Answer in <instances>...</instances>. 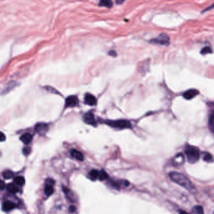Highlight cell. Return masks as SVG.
Returning a JSON list of instances; mask_svg holds the SVG:
<instances>
[{
  "instance_id": "cell-1",
  "label": "cell",
  "mask_w": 214,
  "mask_h": 214,
  "mask_svg": "<svg viewBox=\"0 0 214 214\" xmlns=\"http://www.w3.org/2000/svg\"><path fill=\"white\" fill-rule=\"evenodd\" d=\"M169 176L172 181L181 187L185 188L192 193L194 194L197 192L195 187L192 184L191 181L184 175L178 172H171L169 174Z\"/></svg>"
},
{
  "instance_id": "cell-2",
  "label": "cell",
  "mask_w": 214,
  "mask_h": 214,
  "mask_svg": "<svg viewBox=\"0 0 214 214\" xmlns=\"http://www.w3.org/2000/svg\"><path fill=\"white\" fill-rule=\"evenodd\" d=\"M185 153L188 162L190 163H195L199 160L200 152L196 147L187 145L185 147Z\"/></svg>"
},
{
  "instance_id": "cell-3",
  "label": "cell",
  "mask_w": 214,
  "mask_h": 214,
  "mask_svg": "<svg viewBox=\"0 0 214 214\" xmlns=\"http://www.w3.org/2000/svg\"><path fill=\"white\" fill-rule=\"evenodd\" d=\"M105 124L112 128H118V129H126L131 128L130 122L127 120H116V121H106Z\"/></svg>"
},
{
  "instance_id": "cell-4",
  "label": "cell",
  "mask_w": 214,
  "mask_h": 214,
  "mask_svg": "<svg viewBox=\"0 0 214 214\" xmlns=\"http://www.w3.org/2000/svg\"><path fill=\"white\" fill-rule=\"evenodd\" d=\"M150 42L152 43L159 44L161 45H168L170 43V37L165 34H161L157 38L151 39L150 40Z\"/></svg>"
},
{
  "instance_id": "cell-5",
  "label": "cell",
  "mask_w": 214,
  "mask_h": 214,
  "mask_svg": "<svg viewBox=\"0 0 214 214\" xmlns=\"http://www.w3.org/2000/svg\"><path fill=\"white\" fill-rule=\"evenodd\" d=\"M79 104V100L77 96H71L68 97L65 100L66 108H74Z\"/></svg>"
},
{
  "instance_id": "cell-6",
  "label": "cell",
  "mask_w": 214,
  "mask_h": 214,
  "mask_svg": "<svg viewBox=\"0 0 214 214\" xmlns=\"http://www.w3.org/2000/svg\"><path fill=\"white\" fill-rule=\"evenodd\" d=\"M198 94H199V91L196 89H192L188 90L187 91L185 92V93H183V96L187 100H190L193 99V97H196Z\"/></svg>"
},
{
  "instance_id": "cell-7",
  "label": "cell",
  "mask_w": 214,
  "mask_h": 214,
  "mask_svg": "<svg viewBox=\"0 0 214 214\" xmlns=\"http://www.w3.org/2000/svg\"><path fill=\"white\" fill-rule=\"evenodd\" d=\"M84 121L85 123H86L88 125H93V126H96V122L94 118V116L93 115V113H88L84 114Z\"/></svg>"
},
{
  "instance_id": "cell-8",
  "label": "cell",
  "mask_w": 214,
  "mask_h": 214,
  "mask_svg": "<svg viewBox=\"0 0 214 214\" xmlns=\"http://www.w3.org/2000/svg\"><path fill=\"white\" fill-rule=\"evenodd\" d=\"M49 126L47 124L45 123H38L35 127V131L39 134H45L48 131Z\"/></svg>"
},
{
  "instance_id": "cell-9",
  "label": "cell",
  "mask_w": 214,
  "mask_h": 214,
  "mask_svg": "<svg viewBox=\"0 0 214 214\" xmlns=\"http://www.w3.org/2000/svg\"><path fill=\"white\" fill-rule=\"evenodd\" d=\"M84 101H85V102L87 105H91V106L95 105L97 104V99H96V98L93 95L90 94H87L85 96Z\"/></svg>"
},
{
  "instance_id": "cell-10",
  "label": "cell",
  "mask_w": 214,
  "mask_h": 214,
  "mask_svg": "<svg viewBox=\"0 0 214 214\" xmlns=\"http://www.w3.org/2000/svg\"><path fill=\"white\" fill-rule=\"evenodd\" d=\"M20 140L25 145H28L32 141V136L30 133H25L21 136Z\"/></svg>"
},
{
  "instance_id": "cell-11",
  "label": "cell",
  "mask_w": 214,
  "mask_h": 214,
  "mask_svg": "<svg viewBox=\"0 0 214 214\" xmlns=\"http://www.w3.org/2000/svg\"><path fill=\"white\" fill-rule=\"evenodd\" d=\"M71 156L75 158L76 160H79V161H83L84 159V157L83 156V155L82 154V153L76 150V149H72L71 152H70Z\"/></svg>"
},
{
  "instance_id": "cell-12",
  "label": "cell",
  "mask_w": 214,
  "mask_h": 214,
  "mask_svg": "<svg viewBox=\"0 0 214 214\" xmlns=\"http://www.w3.org/2000/svg\"><path fill=\"white\" fill-rule=\"evenodd\" d=\"M15 207V205L11 201H6L3 204L2 208L5 212H10Z\"/></svg>"
},
{
  "instance_id": "cell-13",
  "label": "cell",
  "mask_w": 214,
  "mask_h": 214,
  "mask_svg": "<svg viewBox=\"0 0 214 214\" xmlns=\"http://www.w3.org/2000/svg\"><path fill=\"white\" fill-rule=\"evenodd\" d=\"M185 161V158L181 153L178 154L173 159V163L176 165L182 164Z\"/></svg>"
},
{
  "instance_id": "cell-14",
  "label": "cell",
  "mask_w": 214,
  "mask_h": 214,
  "mask_svg": "<svg viewBox=\"0 0 214 214\" xmlns=\"http://www.w3.org/2000/svg\"><path fill=\"white\" fill-rule=\"evenodd\" d=\"M16 183L15 184H14V183H9V184L6 186V187L9 192L11 193H16L19 191V189Z\"/></svg>"
},
{
  "instance_id": "cell-15",
  "label": "cell",
  "mask_w": 214,
  "mask_h": 214,
  "mask_svg": "<svg viewBox=\"0 0 214 214\" xmlns=\"http://www.w3.org/2000/svg\"><path fill=\"white\" fill-rule=\"evenodd\" d=\"M113 2L112 0H100L99 6H104L106 8H110L113 6Z\"/></svg>"
},
{
  "instance_id": "cell-16",
  "label": "cell",
  "mask_w": 214,
  "mask_h": 214,
  "mask_svg": "<svg viewBox=\"0 0 214 214\" xmlns=\"http://www.w3.org/2000/svg\"><path fill=\"white\" fill-rule=\"evenodd\" d=\"M14 182L16 183L17 185L23 186L25 184V180L24 177H23L22 176H17V177L14 178Z\"/></svg>"
},
{
  "instance_id": "cell-17",
  "label": "cell",
  "mask_w": 214,
  "mask_h": 214,
  "mask_svg": "<svg viewBox=\"0 0 214 214\" xmlns=\"http://www.w3.org/2000/svg\"><path fill=\"white\" fill-rule=\"evenodd\" d=\"M44 192H45V193L46 195H47V196L52 195L54 192V190L52 185H47V186L45 187Z\"/></svg>"
},
{
  "instance_id": "cell-18",
  "label": "cell",
  "mask_w": 214,
  "mask_h": 214,
  "mask_svg": "<svg viewBox=\"0 0 214 214\" xmlns=\"http://www.w3.org/2000/svg\"><path fill=\"white\" fill-rule=\"evenodd\" d=\"M191 212H192V213H202V214L204 213V209H203L202 207H201V206H198V205L195 206V207L192 208Z\"/></svg>"
},
{
  "instance_id": "cell-19",
  "label": "cell",
  "mask_w": 214,
  "mask_h": 214,
  "mask_svg": "<svg viewBox=\"0 0 214 214\" xmlns=\"http://www.w3.org/2000/svg\"><path fill=\"white\" fill-rule=\"evenodd\" d=\"M99 172L96 170H91L89 173V175L90 176V178L92 179V180H96L98 176H99Z\"/></svg>"
},
{
  "instance_id": "cell-20",
  "label": "cell",
  "mask_w": 214,
  "mask_h": 214,
  "mask_svg": "<svg viewBox=\"0 0 214 214\" xmlns=\"http://www.w3.org/2000/svg\"><path fill=\"white\" fill-rule=\"evenodd\" d=\"M13 173L10 171V170H6V171H5L3 173V177L6 179V180H9L11 178L13 177Z\"/></svg>"
},
{
  "instance_id": "cell-21",
  "label": "cell",
  "mask_w": 214,
  "mask_h": 214,
  "mask_svg": "<svg viewBox=\"0 0 214 214\" xmlns=\"http://www.w3.org/2000/svg\"><path fill=\"white\" fill-rule=\"evenodd\" d=\"M203 158H204V160L205 161L208 162V163L212 162L213 161L212 156L210 153H205Z\"/></svg>"
},
{
  "instance_id": "cell-22",
  "label": "cell",
  "mask_w": 214,
  "mask_h": 214,
  "mask_svg": "<svg viewBox=\"0 0 214 214\" xmlns=\"http://www.w3.org/2000/svg\"><path fill=\"white\" fill-rule=\"evenodd\" d=\"M108 174H107V173L105 172H104V170H102V171H101L99 172V176H98V178H99V180L103 181V180L108 178Z\"/></svg>"
},
{
  "instance_id": "cell-23",
  "label": "cell",
  "mask_w": 214,
  "mask_h": 214,
  "mask_svg": "<svg viewBox=\"0 0 214 214\" xmlns=\"http://www.w3.org/2000/svg\"><path fill=\"white\" fill-rule=\"evenodd\" d=\"M212 52H213V50H212V48L210 47H205L203 48L200 52L202 55H206L208 54H212Z\"/></svg>"
},
{
  "instance_id": "cell-24",
  "label": "cell",
  "mask_w": 214,
  "mask_h": 214,
  "mask_svg": "<svg viewBox=\"0 0 214 214\" xmlns=\"http://www.w3.org/2000/svg\"><path fill=\"white\" fill-rule=\"evenodd\" d=\"M209 125L211 129L214 131V114H212L210 117Z\"/></svg>"
},
{
  "instance_id": "cell-25",
  "label": "cell",
  "mask_w": 214,
  "mask_h": 214,
  "mask_svg": "<svg viewBox=\"0 0 214 214\" xmlns=\"http://www.w3.org/2000/svg\"><path fill=\"white\" fill-rule=\"evenodd\" d=\"M30 152H31V148L30 147H25L23 149V153L24 155H28L30 153Z\"/></svg>"
},
{
  "instance_id": "cell-26",
  "label": "cell",
  "mask_w": 214,
  "mask_h": 214,
  "mask_svg": "<svg viewBox=\"0 0 214 214\" xmlns=\"http://www.w3.org/2000/svg\"><path fill=\"white\" fill-rule=\"evenodd\" d=\"M69 211L72 213L73 212H75L76 211V207L74 206V205H71L69 207Z\"/></svg>"
},
{
  "instance_id": "cell-27",
  "label": "cell",
  "mask_w": 214,
  "mask_h": 214,
  "mask_svg": "<svg viewBox=\"0 0 214 214\" xmlns=\"http://www.w3.org/2000/svg\"><path fill=\"white\" fill-rule=\"evenodd\" d=\"M109 55H110L111 56H113V57H116L117 54H116V51H114V50H111V51H109Z\"/></svg>"
},
{
  "instance_id": "cell-28",
  "label": "cell",
  "mask_w": 214,
  "mask_h": 214,
  "mask_svg": "<svg viewBox=\"0 0 214 214\" xmlns=\"http://www.w3.org/2000/svg\"><path fill=\"white\" fill-rule=\"evenodd\" d=\"M0 139H1V141H4L6 140V136L3 133H1V136H0Z\"/></svg>"
},
{
  "instance_id": "cell-29",
  "label": "cell",
  "mask_w": 214,
  "mask_h": 214,
  "mask_svg": "<svg viewBox=\"0 0 214 214\" xmlns=\"http://www.w3.org/2000/svg\"><path fill=\"white\" fill-rule=\"evenodd\" d=\"M1 183H2V184H1V187H0V188H1L2 190H3L4 189V188L5 187V183L3 181H2Z\"/></svg>"
},
{
  "instance_id": "cell-30",
  "label": "cell",
  "mask_w": 214,
  "mask_h": 214,
  "mask_svg": "<svg viewBox=\"0 0 214 214\" xmlns=\"http://www.w3.org/2000/svg\"><path fill=\"white\" fill-rule=\"evenodd\" d=\"M125 2V0H116V2L118 5H120V4H122L123 2Z\"/></svg>"
}]
</instances>
